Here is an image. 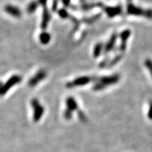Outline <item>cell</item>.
Instances as JSON below:
<instances>
[{"mask_svg":"<svg viewBox=\"0 0 152 152\" xmlns=\"http://www.w3.org/2000/svg\"><path fill=\"white\" fill-rule=\"evenodd\" d=\"M148 118L150 120H152V101L149 102V111H148Z\"/></svg>","mask_w":152,"mask_h":152,"instance_id":"603a6c76","label":"cell"},{"mask_svg":"<svg viewBox=\"0 0 152 152\" xmlns=\"http://www.w3.org/2000/svg\"><path fill=\"white\" fill-rule=\"evenodd\" d=\"M120 78H121V76L117 73L111 75L96 77L94 80L95 83L92 87V90L94 91L103 90L106 87L116 84L119 82Z\"/></svg>","mask_w":152,"mask_h":152,"instance_id":"6da1fadb","label":"cell"},{"mask_svg":"<svg viewBox=\"0 0 152 152\" xmlns=\"http://www.w3.org/2000/svg\"><path fill=\"white\" fill-rule=\"evenodd\" d=\"M66 109L70 110L72 112L76 110H78V105H77V102H76L75 99L72 96H68L66 100Z\"/></svg>","mask_w":152,"mask_h":152,"instance_id":"7c38bea8","label":"cell"},{"mask_svg":"<svg viewBox=\"0 0 152 152\" xmlns=\"http://www.w3.org/2000/svg\"><path fill=\"white\" fill-rule=\"evenodd\" d=\"M58 14L59 15V16L62 18H69L70 14L67 12V11L64 9H61L58 11Z\"/></svg>","mask_w":152,"mask_h":152,"instance_id":"ac0fdd59","label":"cell"},{"mask_svg":"<svg viewBox=\"0 0 152 152\" xmlns=\"http://www.w3.org/2000/svg\"><path fill=\"white\" fill-rule=\"evenodd\" d=\"M146 18L150 19V20H152V9H146V13H145V16H144Z\"/></svg>","mask_w":152,"mask_h":152,"instance_id":"7402d4cb","label":"cell"},{"mask_svg":"<svg viewBox=\"0 0 152 152\" xmlns=\"http://www.w3.org/2000/svg\"><path fill=\"white\" fill-rule=\"evenodd\" d=\"M38 6L39 4L37 1H32L28 4L27 6V8H26V11H27L28 14H32L33 13L35 12V11L37 10L38 8Z\"/></svg>","mask_w":152,"mask_h":152,"instance_id":"5bb4252c","label":"cell"},{"mask_svg":"<svg viewBox=\"0 0 152 152\" xmlns=\"http://www.w3.org/2000/svg\"><path fill=\"white\" fill-rule=\"evenodd\" d=\"M127 14L130 16H145L146 9L134 5L132 2V0H127Z\"/></svg>","mask_w":152,"mask_h":152,"instance_id":"277c9868","label":"cell"},{"mask_svg":"<svg viewBox=\"0 0 152 152\" xmlns=\"http://www.w3.org/2000/svg\"><path fill=\"white\" fill-rule=\"evenodd\" d=\"M39 41L43 45H47L51 40V35L47 32H42L39 36Z\"/></svg>","mask_w":152,"mask_h":152,"instance_id":"9a60e30c","label":"cell"},{"mask_svg":"<svg viewBox=\"0 0 152 152\" xmlns=\"http://www.w3.org/2000/svg\"><path fill=\"white\" fill-rule=\"evenodd\" d=\"M42 18L41 28L42 30H45L47 28L49 21L51 20V14L49 13V9L47 8V4L42 6Z\"/></svg>","mask_w":152,"mask_h":152,"instance_id":"9c48e42d","label":"cell"},{"mask_svg":"<svg viewBox=\"0 0 152 152\" xmlns=\"http://www.w3.org/2000/svg\"><path fill=\"white\" fill-rule=\"evenodd\" d=\"M2 86L3 83L1 82H0V96H1V90H2Z\"/></svg>","mask_w":152,"mask_h":152,"instance_id":"4316f807","label":"cell"},{"mask_svg":"<svg viewBox=\"0 0 152 152\" xmlns=\"http://www.w3.org/2000/svg\"><path fill=\"white\" fill-rule=\"evenodd\" d=\"M64 116L66 120H67V121H70V120L72 118V116H73V112L66 109L65 110V111H64Z\"/></svg>","mask_w":152,"mask_h":152,"instance_id":"d6986e66","label":"cell"},{"mask_svg":"<svg viewBox=\"0 0 152 152\" xmlns=\"http://www.w3.org/2000/svg\"><path fill=\"white\" fill-rule=\"evenodd\" d=\"M37 2L41 6L47 4V0H37Z\"/></svg>","mask_w":152,"mask_h":152,"instance_id":"484cf974","label":"cell"},{"mask_svg":"<svg viewBox=\"0 0 152 152\" xmlns=\"http://www.w3.org/2000/svg\"><path fill=\"white\" fill-rule=\"evenodd\" d=\"M94 7H100L101 9H103L104 12L107 14L109 18H114L115 16H119L123 14V7L121 5H118L116 7H107L104 6L102 3H96L92 4H85L83 6V8L85 10H89V9H93Z\"/></svg>","mask_w":152,"mask_h":152,"instance_id":"7a4b0ae2","label":"cell"},{"mask_svg":"<svg viewBox=\"0 0 152 152\" xmlns=\"http://www.w3.org/2000/svg\"><path fill=\"white\" fill-rule=\"evenodd\" d=\"M63 4L65 7H70V2H71V0H61Z\"/></svg>","mask_w":152,"mask_h":152,"instance_id":"d4e9b609","label":"cell"},{"mask_svg":"<svg viewBox=\"0 0 152 152\" xmlns=\"http://www.w3.org/2000/svg\"><path fill=\"white\" fill-rule=\"evenodd\" d=\"M130 35L131 31L128 29L123 30L122 33L120 34V37H121V42L119 47V50L121 51V52H125V49H126L127 41H128V38L130 37Z\"/></svg>","mask_w":152,"mask_h":152,"instance_id":"8fae6325","label":"cell"},{"mask_svg":"<svg viewBox=\"0 0 152 152\" xmlns=\"http://www.w3.org/2000/svg\"><path fill=\"white\" fill-rule=\"evenodd\" d=\"M104 45L102 42H99L95 45L94 47V50H93V56L94 58H98L102 54V52L104 51Z\"/></svg>","mask_w":152,"mask_h":152,"instance_id":"4fadbf2b","label":"cell"},{"mask_svg":"<svg viewBox=\"0 0 152 152\" xmlns=\"http://www.w3.org/2000/svg\"><path fill=\"white\" fill-rule=\"evenodd\" d=\"M95 79H96V77H94V76H81V77H77L73 80L66 83V87L73 88L76 87L84 86L91 82L94 81Z\"/></svg>","mask_w":152,"mask_h":152,"instance_id":"3957f363","label":"cell"},{"mask_svg":"<svg viewBox=\"0 0 152 152\" xmlns=\"http://www.w3.org/2000/svg\"><path fill=\"white\" fill-rule=\"evenodd\" d=\"M144 66L149 70L150 74L152 77V60L150 58H147L144 61Z\"/></svg>","mask_w":152,"mask_h":152,"instance_id":"e0dca14e","label":"cell"},{"mask_svg":"<svg viewBox=\"0 0 152 152\" xmlns=\"http://www.w3.org/2000/svg\"><path fill=\"white\" fill-rule=\"evenodd\" d=\"M31 106L33 109V121L35 122H38L41 119L42 116L43 115L45 109L41 105L39 101L37 99H33L31 100Z\"/></svg>","mask_w":152,"mask_h":152,"instance_id":"5b68a950","label":"cell"},{"mask_svg":"<svg viewBox=\"0 0 152 152\" xmlns=\"http://www.w3.org/2000/svg\"><path fill=\"white\" fill-rule=\"evenodd\" d=\"M77 114H78L79 118L80 121H83V122H85V121H87L86 115H85V114L83 113V111H80V110H77Z\"/></svg>","mask_w":152,"mask_h":152,"instance_id":"44dd1931","label":"cell"},{"mask_svg":"<svg viewBox=\"0 0 152 152\" xmlns=\"http://www.w3.org/2000/svg\"><path fill=\"white\" fill-rule=\"evenodd\" d=\"M118 38V35L116 33H113V35H111V37H110V39H109V41L106 42L105 45H104V54L106 55L108 54L109 53L112 52V50L114 49L115 45V42H116Z\"/></svg>","mask_w":152,"mask_h":152,"instance_id":"ba28073f","label":"cell"},{"mask_svg":"<svg viewBox=\"0 0 152 152\" xmlns=\"http://www.w3.org/2000/svg\"><path fill=\"white\" fill-rule=\"evenodd\" d=\"M123 58V55L122 54H118L117 56H115L114 58L112 59L111 61H110L109 62V64H108V67H111V66H115V64H118L120 61L121 60V58Z\"/></svg>","mask_w":152,"mask_h":152,"instance_id":"2e32d148","label":"cell"},{"mask_svg":"<svg viewBox=\"0 0 152 152\" xmlns=\"http://www.w3.org/2000/svg\"><path fill=\"white\" fill-rule=\"evenodd\" d=\"M109 61H110L109 58H107V57H106V58H104V59L100 63L99 68H103L107 67V66H108V64H109Z\"/></svg>","mask_w":152,"mask_h":152,"instance_id":"ffe728a7","label":"cell"},{"mask_svg":"<svg viewBox=\"0 0 152 152\" xmlns=\"http://www.w3.org/2000/svg\"><path fill=\"white\" fill-rule=\"evenodd\" d=\"M4 10L7 14L10 15V16H14V18H20L21 16L22 13L20 9L18 7H16V6L11 5V4H7L6 5L4 8Z\"/></svg>","mask_w":152,"mask_h":152,"instance_id":"30bf717a","label":"cell"},{"mask_svg":"<svg viewBox=\"0 0 152 152\" xmlns=\"http://www.w3.org/2000/svg\"><path fill=\"white\" fill-rule=\"evenodd\" d=\"M22 77L18 75H14L11 76V77H9V79H8L7 83L3 85L2 90H1V96L7 94L11 88H12L16 85L20 83Z\"/></svg>","mask_w":152,"mask_h":152,"instance_id":"8992f818","label":"cell"},{"mask_svg":"<svg viewBox=\"0 0 152 152\" xmlns=\"http://www.w3.org/2000/svg\"><path fill=\"white\" fill-rule=\"evenodd\" d=\"M58 1L56 0H54V3H53V7H52V11H56L57 10V7H58Z\"/></svg>","mask_w":152,"mask_h":152,"instance_id":"cb8c5ba5","label":"cell"},{"mask_svg":"<svg viewBox=\"0 0 152 152\" xmlns=\"http://www.w3.org/2000/svg\"><path fill=\"white\" fill-rule=\"evenodd\" d=\"M47 73L44 70H39V71L37 72V73L35 75L33 76L28 81V85L31 87H34L37 86L39 83H40L46 78Z\"/></svg>","mask_w":152,"mask_h":152,"instance_id":"52a82bcc","label":"cell"}]
</instances>
